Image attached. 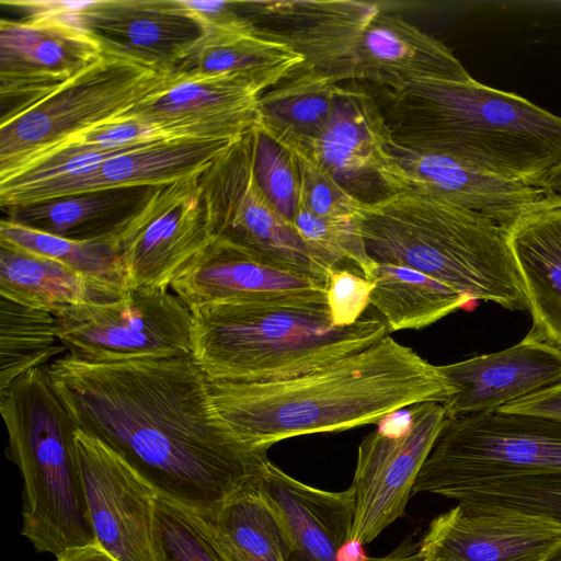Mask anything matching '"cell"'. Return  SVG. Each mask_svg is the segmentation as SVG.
<instances>
[{
	"label": "cell",
	"instance_id": "6da1fadb",
	"mask_svg": "<svg viewBox=\"0 0 561 561\" xmlns=\"http://www.w3.org/2000/svg\"><path fill=\"white\" fill-rule=\"evenodd\" d=\"M53 386L77 427L127 461L157 492L213 518L262 476L267 450L240 438L214 403L192 355L49 364Z\"/></svg>",
	"mask_w": 561,
	"mask_h": 561
},
{
	"label": "cell",
	"instance_id": "7a4b0ae2",
	"mask_svg": "<svg viewBox=\"0 0 561 561\" xmlns=\"http://www.w3.org/2000/svg\"><path fill=\"white\" fill-rule=\"evenodd\" d=\"M216 409L251 446L380 423L403 408L454 393L439 366L389 335L313 371L279 381L208 379Z\"/></svg>",
	"mask_w": 561,
	"mask_h": 561
},
{
	"label": "cell",
	"instance_id": "3957f363",
	"mask_svg": "<svg viewBox=\"0 0 561 561\" xmlns=\"http://www.w3.org/2000/svg\"><path fill=\"white\" fill-rule=\"evenodd\" d=\"M379 106L396 144L528 185L561 160V117L472 77L419 79Z\"/></svg>",
	"mask_w": 561,
	"mask_h": 561
},
{
	"label": "cell",
	"instance_id": "277c9868",
	"mask_svg": "<svg viewBox=\"0 0 561 561\" xmlns=\"http://www.w3.org/2000/svg\"><path fill=\"white\" fill-rule=\"evenodd\" d=\"M192 356L210 380L290 379L358 353L388 335L381 316L366 312L334 325L327 299L224 302L190 309Z\"/></svg>",
	"mask_w": 561,
	"mask_h": 561
},
{
	"label": "cell",
	"instance_id": "5b68a950",
	"mask_svg": "<svg viewBox=\"0 0 561 561\" xmlns=\"http://www.w3.org/2000/svg\"><path fill=\"white\" fill-rule=\"evenodd\" d=\"M360 225L375 262L414 268L473 301L528 310L506 228L412 190L366 204Z\"/></svg>",
	"mask_w": 561,
	"mask_h": 561
},
{
	"label": "cell",
	"instance_id": "8992f818",
	"mask_svg": "<svg viewBox=\"0 0 561 561\" xmlns=\"http://www.w3.org/2000/svg\"><path fill=\"white\" fill-rule=\"evenodd\" d=\"M261 16L265 23L287 26L265 31L337 83L362 80L399 90L424 78H471L445 44L374 2L267 0Z\"/></svg>",
	"mask_w": 561,
	"mask_h": 561
},
{
	"label": "cell",
	"instance_id": "52a82bcc",
	"mask_svg": "<svg viewBox=\"0 0 561 561\" xmlns=\"http://www.w3.org/2000/svg\"><path fill=\"white\" fill-rule=\"evenodd\" d=\"M0 412L23 478L22 535L55 557L98 542L75 455L77 425L53 386L49 364L0 393Z\"/></svg>",
	"mask_w": 561,
	"mask_h": 561
},
{
	"label": "cell",
	"instance_id": "ba28073f",
	"mask_svg": "<svg viewBox=\"0 0 561 561\" xmlns=\"http://www.w3.org/2000/svg\"><path fill=\"white\" fill-rule=\"evenodd\" d=\"M561 473V420L492 411L446 417L414 493L451 499L486 481Z\"/></svg>",
	"mask_w": 561,
	"mask_h": 561
},
{
	"label": "cell",
	"instance_id": "9c48e42d",
	"mask_svg": "<svg viewBox=\"0 0 561 561\" xmlns=\"http://www.w3.org/2000/svg\"><path fill=\"white\" fill-rule=\"evenodd\" d=\"M168 76L147 65L103 54L55 92L1 122L0 176L73 135L126 113Z\"/></svg>",
	"mask_w": 561,
	"mask_h": 561
},
{
	"label": "cell",
	"instance_id": "30bf717a",
	"mask_svg": "<svg viewBox=\"0 0 561 561\" xmlns=\"http://www.w3.org/2000/svg\"><path fill=\"white\" fill-rule=\"evenodd\" d=\"M67 355L88 363L192 355L193 316L169 289L133 288L115 302L55 314Z\"/></svg>",
	"mask_w": 561,
	"mask_h": 561
},
{
	"label": "cell",
	"instance_id": "8fae6325",
	"mask_svg": "<svg viewBox=\"0 0 561 561\" xmlns=\"http://www.w3.org/2000/svg\"><path fill=\"white\" fill-rule=\"evenodd\" d=\"M249 130L198 175L214 238L327 284L333 268L312 253L294 224L271 204L259 187L253 172Z\"/></svg>",
	"mask_w": 561,
	"mask_h": 561
},
{
	"label": "cell",
	"instance_id": "7c38bea8",
	"mask_svg": "<svg viewBox=\"0 0 561 561\" xmlns=\"http://www.w3.org/2000/svg\"><path fill=\"white\" fill-rule=\"evenodd\" d=\"M1 3L25 15L0 22V123L51 94L103 55L62 1Z\"/></svg>",
	"mask_w": 561,
	"mask_h": 561
},
{
	"label": "cell",
	"instance_id": "4fadbf2b",
	"mask_svg": "<svg viewBox=\"0 0 561 561\" xmlns=\"http://www.w3.org/2000/svg\"><path fill=\"white\" fill-rule=\"evenodd\" d=\"M442 402L410 407L398 432L383 427L359 444L351 486L354 500L352 543L371 542L402 517L415 480L446 421Z\"/></svg>",
	"mask_w": 561,
	"mask_h": 561
},
{
	"label": "cell",
	"instance_id": "5bb4252c",
	"mask_svg": "<svg viewBox=\"0 0 561 561\" xmlns=\"http://www.w3.org/2000/svg\"><path fill=\"white\" fill-rule=\"evenodd\" d=\"M73 444L98 543L119 561H163L157 490L119 455L78 427Z\"/></svg>",
	"mask_w": 561,
	"mask_h": 561
},
{
	"label": "cell",
	"instance_id": "9a60e30c",
	"mask_svg": "<svg viewBox=\"0 0 561 561\" xmlns=\"http://www.w3.org/2000/svg\"><path fill=\"white\" fill-rule=\"evenodd\" d=\"M198 175L156 186L114 238L130 289H169L214 240Z\"/></svg>",
	"mask_w": 561,
	"mask_h": 561
},
{
	"label": "cell",
	"instance_id": "2e32d148",
	"mask_svg": "<svg viewBox=\"0 0 561 561\" xmlns=\"http://www.w3.org/2000/svg\"><path fill=\"white\" fill-rule=\"evenodd\" d=\"M391 139L376 100L365 91L342 87L330 121L301 152L353 196L374 204L409 190L407 174L391 151Z\"/></svg>",
	"mask_w": 561,
	"mask_h": 561
},
{
	"label": "cell",
	"instance_id": "e0dca14e",
	"mask_svg": "<svg viewBox=\"0 0 561 561\" xmlns=\"http://www.w3.org/2000/svg\"><path fill=\"white\" fill-rule=\"evenodd\" d=\"M62 2L65 11L103 54L169 73L209 31L183 0Z\"/></svg>",
	"mask_w": 561,
	"mask_h": 561
},
{
	"label": "cell",
	"instance_id": "ac0fdd59",
	"mask_svg": "<svg viewBox=\"0 0 561 561\" xmlns=\"http://www.w3.org/2000/svg\"><path fill=\"white\" fill-rule=\"evenodd\" d=\"M561 540V523L518 511L458 503L428 525L423 561H542Z\"/></svg>",
	"mask_w": 561,
	"mask_h": 561
},
{
	"label": "cell",
	"instance_id": "d6986e66",
	"mask_svg": "<svg viewBox=\"0 0 561 561\" xmlns=\"http://www.w3.org/2000/svg\"><path fill=\"white\" fill-rule=\"evenodd\" d=\"M263 92L236 76H175L126 113L167 138L237 139L256 123Z\"/></svg>",
	"mask_w": 561,
	"mask_h": 561
},
{
	"label": "cell",
	"instance_id": "ffe728a7",
	"mask_svg": "<svg viewBox=\"0 0 561 561\" xmlns=\"http://www.w3.org/2000/svg\"><path fill=\"white\" fill-rule=\"evenodd\" d=\"M170 288L188 309L224 302L325 299L327 284L283 268L226 241L214 240Z\"/></svg>",
	"mask_w": 561,
	"mask_h": 561
},
{
	"label": "cell",
	"instance_id": "44dd1931",
	"mask_svg": "<svg viewBox=\"0 0 561 561\" xmlns=\"http://www.w3.org/2000/svg\"><path fill=\"white\" fill-rule=\"evenodd\" d=\"M234 140H152L115 154L85 172L53 179L0 197V204L5 209L75 193L169 184L199 174Z\"/></svg>",
	"mask_w": 561,
	"mask_h": 561
},
{
	"label": "cell",
	"instance_id": "7402d4cb",
	"mask_svg": "<svg viewBox=\"0 0 561 561\" xmlns=\"http://www.w3.org/2000/svg\"><path fill=\"white\" fill-rule=\"evenodd\" d=\"M454 387L443 403L447 417L497 411L561 381V350L530 330L500 352L440 365Z\"/></svg>",
	"mask_w": 561,
	"mask_h": 561
},
{
	"label": "cell",
	"instance_id": "603a6c76",
	"mask_svg": "<svg viewBox=\"0 0 561 561\" xmlns=\"http://www.w3.org/2000/svg\"><path fill=\"white\" fill-rule=\"evenodd\" d=\"M409 190L430 195L508 229L541 208L538 191L524 182L480 170L454 157L390 142Z\"/></svg>",
	"mask_w": 561,
	"mask_h": 561
},
{
	"label": "cell",
	"instance_id": "cb8c5ba5",
	"mask_svg": "<svg viewBox=\"0 0 561 561\" xmlns=\"http://www.w3.org/2000/svg\"><path fill=\"white\" fill-rule=\"evenodd\" d=\"M262 484L288 529L290 561H341L343 548L352 543L354 500L350 489L335 492L308 485L270 459Z\"/></svg>",
	"mask_w": 561,
	"mask_h": 561
},
{
	"label": "cell",
	"instance_id": "d4e9b609",
	"mask_svg": "<svg viewBox=\"0 0 561 561\" xmlns=\"http://www.w3.org/2000/svg\"><path fill=\"white\" fill-rule=\"evenodd\" d=\"M530 331L561 350V209L540 208L508 229Z\"/></svg>",
	"mask_w": 561,
	"mask_h": 561
},
{
	"label": "cell",
	"instance_id": "484cf974",
	"mask_svg": "<svg viewBox=\"0 0 561 561\" xmlns=\"http://www.w3.org/2000/svg\"><path fill=\"white\" fill-rule=\"evenodd\" d=\"M156 186L75 193L7 209V220L71 240L114 239Z\"/></svg>",
	"mask_w": 561,
	"mask_h": 561
},
{
	"label": "cell",
	"instance_id": "4316f807",
	"mask_svg": "<svg viewBox=\"0 0 561 561\" xmlns=\"http://www.w3.org/2000/svg\"><path fill=\"white\" fill-rule=\"evenodd\" d=\"M305 61V57L287 42L265 30L210 28L170 73L236 76L251 81L264 92Z\"/></svg>",
	"mask_w": 561,
	"mask_h": 561
},
{
	"label": "cell",
	"instance_id": "83f0119b",
	"mask_svg": "<svg viewBox=\"0 0 561 561\" xmlns=\"http://www.w3.org/2000/svg\"><path fill=\"white\" fill-rule=\"evenodd\" d=\"M129 291L58 261L0 243V296L18 304L55 314L69 307L115 302Z\"/></svg>",
	"mask_w": 561,
	"mask_h": 561
},
{
	"label": "cell",
	"instance_id": "f1b7e54d",
	"mask_svg": "<svg viewBox=\"0 0 561 561\" xmlns=\"http://www.w3.org/2000/svg\"><path fill=\"white\" fill-rule=\"evenodd\" d=\"M341 90L305 61L260 95L256 123L290 148L305 151L330 121Z\"/></svg>",
	"mask_w": 561,
	"mask_h": 561
},
{
	"label": "cell",
	"instance_id": "f546056e",
	"mask_svg": "<svg viewBox=\"0 0 561 561\" xmlns=\"http://www.w3.org/2000/svg\"><path fill=\"white\" fill-rule=\"evenodd\" d=\"M211 522L234 561L291 559L288 529L262 476L230 496Z\"/></svg>",
	"mask_w": 561,
	"mask_h": 561
},
{
	"label": "cell",
	"instance_id": "4dcf8cb0",
	"mask_svg": "<svg viewBox=\"0 0 561 561\" xmlns=\"http://www.w3.org/2000/svg\"><path fill=\"white\" fill-rule=\"evenodd\" d=\"M373 283L370 305L387 322L389 331L428 327L473 301L444 283L403 265L377 263Z\"/></svg>",
	"mask_w": 561,
	"mask_h": 561
},
{
	"label": "cell",
	"instance_id": "1f68e13d",
	"mask_svg": "<svg viewBox=\"0 0 561 561\" xmlns=\"http://www.w3.org/2000/svg\"><path fill=\"white\" fill-rule=\"evenodd\" d=\"M67 352L53 313L0 299V393L31 369Z\"/></svg>",
	"mask_w": 561,
	"mask_h": 561
},
{
	"label": "cell",
	"instance_id": "d6a6232c",
	"mask_svg": "<svg viewBox=\"0 0 561 561\" xmlns=\"http://www.w3.org/2000/svg\"><path fill=\"white\" fill-rule=\"evenodd\" d=\"M0 243L58 261L88 277L130 290L128 274L114 239L71 240L3 218Z\"/></svg>",
	"mask_w": 561,
	"mask_h": 561
},
{
	"label": "cell",
	"instance_id": "836d02e7",
	"mask_svg": "<svg viewBox=\"0 0 561 561\" xmlns=\"http://www.w3.org/2000/svg\"><path fill=\"white\" fill-rule=\"evenodd\" d=\"M451 500L479 507L543 515L561 523V473L495 479L463 489Z\"/></svg>",
	"mask_w": 561,
	"mask_h": 561
},
{
	"label": "cell",
	"instance_id": "e575fe53",
	"mask_svg": "<svg viewBox=\"0 0 561 561\" xmlns=\"http://www.w3.org/2000/svg\"><path fill=\"white\" fill-rule=\"evenodd\" d=\"M163 561H234L210 518L159 494Z\"/></svg>",
	"mask_w": 561,
	"mask_h": 561
},
{
	"label": "cell",
	"instance_id": "d590c367",
	"mask_svg": "<svg viewBox=\"0 0 561 561\" xmlns=\"http://www.w3.org/2000/svg\"><path fill=\"white\" fill-rule=\"evenodd\" d=\"M253 172L271 204L290 222L300 206V179L294 150L260 124L249 130Z\"/></svg>",
	"mask_w": 561,
	"mask_h": 561
},
{
	"label": "cell",
	"instance_id": "8d00e7d4",
	"mask_svg": "<svg viewBox=\"0 0 561 561\" xmlns=\"http://www.w3.org/2000/svg\"><path fill=\"white\" fill-rule=\"evenodd\" d=\"M294 226L312 253L331 268L346 260L373 280L377 263L366 250L360 216L320 217L300 205Z\"/></svg>",
	"mask_w": 561,
	"mask_h": 561
},
{
	"label": "cell",
	"instance_id": "74e56055",
	"mask_svg": "<svg viewBox=\"0 0 561 561\" xmlns=\"http://www.w3.org/2000/svg\"><path fill=\"white\" fill-rule=\"evenodd\" d=\"M293 149V148H291ZM300 179V205L320 217H359L366 203L348 193L306 153L293 149Z\"/></svg>",
	"mask_w": 561,
	"mask_h": 561
},
{
	"label": "cell",
	"instance_id": "f35d334b",
	"mask_svg": "<svg viewBox=\"0 0 561 561\" xmlns=\"http://www.w3.org/2000/svg\"><path fill=\"white\" fill-rule=\"evenodd\" d=\"M373 280L346 268H333L327 282V306L334 325L346 327L358 321L370 305Z\"/></svg>",
	"mask_w": 561,
	"mask_h": 561
},
{
	"label": "cell",
	"instance_id": "ab89813d",
	"mask_svg": "<svg viewBox=\"0 0 561 561\" xmlns=\"http://www.w3.org/2000/svg\"><path fill=\"white\" fill-rule=\"evenodd\" d=\"M499 411L534 414L561 420V381L512 402L501 408Z\"/></svg>",
	"mask_w": 561,
	"mask_h": 561
},
{
	"label": "cell",
	"instance_id": "60d3db41",
	"mask_svg": "<svg viewBox=\"0 0 561 561\" xmlns=\"http://www.w3.org/2000/svg\"><path fill=\"white\" fill-rule=\"evenodd\" d=\"M541 198V208L561 209V160L531 184Z\"/></svg>",
	"mask_w": 561,
	"mask_h": 561
},
{
	"label": "cell",
	"instance_id": "b9f144b4",
	"mask_svg": "<svg viewBox=\"0 0 561 561\" xmlns=\"http://www.w3.org/2000/svg\"><path fill=\"white\" fill-rule=\"evenodd\" d=\"M56 561H119L100 543L69 548L56 557Z\"/></svg>",
	"mask_w": 561,
	"mask_h": 561
},
{
	"label": "cell",
	"instance_id": "7bdbcfd3",
	"mask_svg": "<svg viewBox=\"0 0 561 561\" xmlns=\"http://www.w3.org/2000/svg\"><path fill=\"white\" fill-rule=\"evenodd\" d=\"M366 561H423V559L416 546L415 548H408L405 550L398 549L386 557L370 558Z\"/></svg>",
	"mask_w": 561,
	"mask_h": 561
},
{
	"label": "cell",
	"instance_id": "ee69618b",
	"mask_svg": "<svg viewBox=\"0 0 561 561\" xmlns=\"http://www.w3.org/2000/svg\"><path fill=\"white\" fill-rule=\"evenodd\" d=\"M542 561H561V540Z\"/></svg>",
	"mask_w": 561,
	"mask_h": 561
}]
</instances>
